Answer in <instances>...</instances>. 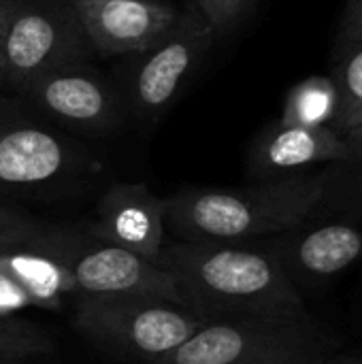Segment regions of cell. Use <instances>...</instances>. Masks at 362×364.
Instances as JSON below:
<instances>
[{
    "instance_id": "cell-1",
    "label": "cell",
    "mask_w": 362,
    "mask_h": 364,
    "mask_svg": "<svg viewBox=\"0 0 362 364\" xmlns=\"http://www.w3.org/2000/svg\"><path fill=\"white\" fill-rule=\"evenodd\" d=\"M175 284L183 307L213 318H301L305 296L267 241H164L154 260Z\"/></svg>"
},
{
    "instance_id": "cell-2",
    "label": "cell",
    "mask_w": 362,
    "mask_h": 364,
    "mask_svg": "<svg viewBox=\"0 0 362 364\" xmlns=\"http://www.w3.org/2000/svg\"><path fill=\"white\" fill-rule=\"evenodd\" d=\"M331 164L239 188H186L166 196V232L175 241L250 243L303 222L324 198Z\"/></svg>"
},
{
    "instance_id": "cell-3",
    "label": "cell",
    "mask_w": 362,
    "mask_h": 364,
    "mask_svg": "<svg viewBox=\"0 0 362 364\" xmlns=\"http://www.w3.org/2000/svg\"><path fill=\"white\" fill-rule=\"evenodd\" d=\"M265 241L301 294L337 282L362 260V164L333 162L316 209Z\"/></svg>"
},
{
    "instance_id": "cell-4",
    "label": "cell",
    "mask_w": 362,
    "mask_h": 364,
    "mask_svg": "<svg viewBox=\"0 0 362 364\" xmlns=\"http://www.w3.org/2000/svg\"><path fill=\"white\" fill-rule=\"evenodd\" d=\"M341 350V335L312 314L213 318L151 364H324Z\"/></svg>"
},
{
    "instance_id": "cell-5",
    "label": "cell",
    "mask_w": 362,
    "mask_h": 364,
    "mask_svg": "<svg viewBox=\"0 0 362 364\" xmlns=\"http://www.w3.org/2000/svg\"><path fill=\"white\" fill-rule=\"evenodd\" d=\"M94 55L73 0H0L2 87L21 94L41 75Z\"/></svg>"
},
{
    "instance_id": "cell-6",
    "label": "cell",
    "mask_w": 362,
    "mask_h": 364,
    "mask_svg": "<svg viewBox=\"0 0 362 364\" xmlns=\"http://www.w3.org/2000/svg\"><path fill=\"white\" fill-rule=\"evenodd\" d=\"M207 320L192 309L147 296H79L73 326L119 356L156 363L179 348Z\"/></svg>"
},
{
    "instance_id": "cell-7",
    "label": "cell",
    "mask_w": 362,
    "mask_h": 364,
    "mask_svg": "<svg viewBox=\"0 0 362 364\" xmlns=\"http://www.w3.org/2000/svg\"><path fill=\"white\" fill-rule=\"evenodd\" d=\"M79 296H147L181 303L173 279L151 260L96 237L85 226H60L47 235Z\"/></svg>"
},
{
    "instance_id": "cell-8",
    "label": "cell",
    "mask_w": 362,
    "mask_h": 364,
    "mask_svg": "<svg viewBox=\"0 0 362 364\" xmlns=\"http://www.w3.org/2000/svg\"><path fill=\"white\" fill-rule=\"evenodd\" d=\"M218 41L215 30L190 0L177 21L147 49L134 53L126 105L143 117H158L177 98L190 75Z\"/></svg>"
},
{
    "instance_id": "cell-9",
    "label": "cell",
    "mask_w": 362,
    "mask_h": 364,
    "mask_svg": "<svg viewBox=\"0 0 362 364\" xmlns=\"http://www.w3.org/2000/svg\"><path fill=\"white\" fill-rule=\"evenodd\" d=\"M81 168V154L58 132L30 122L0 119V194L60 186Z\"/></svg>"
},
{
    "instance_id": "cell-10",
    "label": "cell",
    "mask_w": 362,
    "mask_h": 364,
    "mask_svg": "<svg viewBox=\"0 0 362 364\" xmlns=\"http://www.w3.org/2000/svg\"><path fill=\"white\" fill-rule=\"evenodd\" d=\"M21 96L47 115L85 130L115 128L126 105L119 92L87 62L41 75Z\"/></svg>"
},
{
    "instance_id": "cell-11",
    "label": "cell",
    "mask_w": 362,
    "mask_h": 364,
    "mask_svg": "<svg viewBox=\"0 0 362 364\" xmlns=\"http://www.w3.org/2000/svg\"><path fill=\"white\" fill-rule=\"evenodd\" d=\"M96 55H134L179 17L171 0H73Z\"/></svg>"
},
{
    "instance_id": "cell-12",
    "label": "cell",
    "mask_w": 362,
    "mask_h": 364,
    "mask_svg": "<svg viewBox=\"0 0 362 364\" xmlns=\"http://www.w3.org/2000/svg\"><path fill=\"white\" fill-rule=\"evenodd\" d=\"M47 235L26 245L0 250V314L60 309L64 301L77 296L70 273L47 243Z\"/></svg>"
},
{
    "instance_id": "cell-13",
    "label": "cell",
    "mask_w": 362,
    "mask_h": 364,
    "mask_svg": "<svg viewBox=\"0 0 362 364\" xmlns=\"http://www.w3.org/2000/svg\"><path fill=\"white\" fill-rule=\"evenodd\" d=\"M87 228L132 254L156 260L166 241V198L145 183H113L96 203V220Z\"/></svg>"
},
{
    "instance_id": "cell-14",
    "label": "cell",
    "mask_w": 362,
    "mask_h": 364,
    "mask_svg": "<svg viewBox=\"0 0 362 364\" xmlns=\"http://www.w3.org/2000/svg\"><path fill=\"white\" fill-rule=\"evenodd\" d=\"M333 162H354L344 134L333 128L288 126L275 122L252 143L247 154V175L252 181L275 179Z\"/></svg>"
},
{
    "instance_id": "cell-15",
    "label": "cell",
    "mask_w": 362,
    "mask_h": 364,
    "mask_svg": "<svg viewBox=\"0 0 362 364\" xmlns=\"http://www.w3.org/2000/svg\"><path fill=\"white\" fill-rule=\"evenodd\" d=\"M339 90V115L335 132L346 134L362 122V0H346L329 73Z\"/></svg>"
},
{
    "instance_id": "cell-16",
    "label": "cell",
    "mask_w": 362,
    "mask_h": 364,
    "mask_svg": "<svg viewBox=\"0 0 362 364\" xmlns=\"http://www.w3.org/2000/svg\"><path fill=\"white\" fill-rule=\"evenodd\" d=\"M339 90L331 75H314L294 83L286 98L277 122L288 126L335 128L339 115Z\"/></svg>"
},
{
    "instance_id": "cell-17",
    "label": "cell",
    "mask_w": 362,
    "mask_h": 364,
    "mask_svg": "<svg viewBox=\"0 0 362 364\" xmlns=\"http://www.w3.org/2000/svg\"><path fill=\"white\" fill-rule=\"evenodd\" d=\"M53 348V335L41 324L28 318L0 314V356L30 360L51 354Z\"/></svg>"
},
{
    "instance_id": "cell-18",
    "label": "cell",
    "mask_w": 362,
    "mask_h": 364,
    "mask_svg": "<svg viewBox=\"0 0 362 364\" xmlns=\"http://www.w3.org/2000/svg\"><path fill=\"white\" fill-rule=\"evenodd\" d=\"M51 226L53 224L26 209L0 203V250L38 241L51 230Z\"/></svg>"
},
{
    "instance_id": "cell-19",
    "label": "cell",
    "mask_w": 362,
    "mask_h": 364,
    "mask_svg": "<svg viewBox=\"0 0 362 364\" xmlns=\"http://www.w3.org/2000/svg\"><path fill=\"white\" fill-rule=\"evenodd\" d=\"M194 2L198 4L201 13L205 15V19L211 23V28L220 38L233 32L241 23V19H245V15L254 9L258 0H194Z\"/></svg>"
},
{
    "instance_id": "cell-20",
    "label": "cell",
    "mask_w": 362,
    "mask_h": 364,
    "mask_svg": "<svg viewBox=\"0 0 362 364\" xmlns=\"http://www.w3.org/2000/svg\"><path fill=\"white\" fill-rule=\"evenodd\" d=\"M344 136H346V141H348V145H350V149H352L354 162H356V164H362V122L361 124H356L354 128H350Z\"/></svg>"
},
{
    "instance_id": "cell-21",
    "label": "cell",
    "mask_w": 362,
    "mask_h": 364,
    "mask_svg": "<svg viewBox=\"0 0 362 364\" xmlns=\"http://www.w3.org/2000/svg\"><path fill=\"white\" fill-rule=\"evenodd\" d=\"M324 364H362V354H352V352H337L333 354Z\"/></svg>"
},
{
    "instance_id": "cell-22",
    "label": "cell",
    "mask_w": 362,
    "mask_h": 364,
    "mask_svg": "<svg viewBox=\"0 0 362 364\" xmlns=\"http://www.w3.org/2000/svg\"><path fill=\"white\" fill-rule=\"evenodd\" d=\"M0 364H28L23 358H13V356H0Z\"/></svg>"
},
{
    "instance_id": "cell-23",
    "label": "cell",
    "mask_w": 362,
    "mask_h": 364,
    "mask_svg": "<svg viewBox=\"0 0 362 364\" xmlns=\"http://www.w3.org/2000/svg\"><path fill=\"white\" fill-rule=\"evenodd\" d=\"M0 87H2V70H0Z\"/></svg>"
}]
</instances>
